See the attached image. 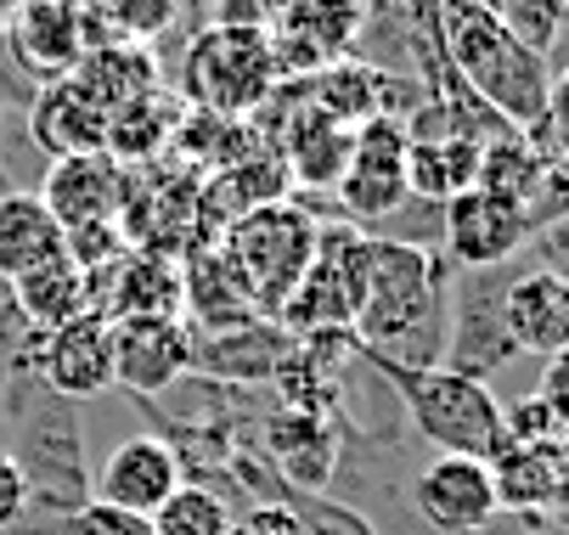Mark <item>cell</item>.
I'll return each instance as SVG.
<instances>
[{"mask_svg":"<svg viewBox=\"0 0 569 535\" xmlns=\"http://www.w3.org/2000/svg\"><path fill=\"white\" fill-rule=\"evenodd\" d=\"M446 282L451 265L435 249L372 238V276L350 339L361 355L389 366H440L446 355Z\"/></svg>","mask_w":569,"mask_h":535,"instance_id":"cell-1","label":"cell"},{"mask_svg":"<svg viewBox=\"0 0 569 535\" xmlns=\"http://www.w3.org/2000/svg\"><path fill=\"white\" fill-rule=\"evenodd\" d=\"M0 423H7V451L29 480L34 513L51 524L91 502V463H86V417L73 401L51 395L29 361H12V384L0 395Z\"/></svg>","mask_w":569,"mask_h":535,"instance_id":"cell-2","label":"cell"},{"mask_svg":"<svg viewBox=\"0 0 569 535\" xmlns=\"http://www.w3.org/2000/svg\"><path fill=\"white\" fill-rule=\"evenodd\" d=\"M435 29L457 80L536 147V130L547 119V91H552L547 57L530 51L513 29H502L473 0H435Z\"/></svg>","mask_w":569,"mask_h":535,"instance_id":"cell-3","label":"cell"},{"mask_svg":"<svg viewBox=\"0 0 569 535\" xmlns=\"http://www.w3.org/2000/svg\"><path fill=\"white\" fill-rule=\"evenodd\" d=\"M361 355V350H356ZM361 366H372L389 395L400 401L406 423L423 445H435V456H491L508 445L502 434V401L491 395V384H473L462 372H446V366H389V361H372L361 355Z\"/></svg>","mask_w":569,"mask_h":535,"instance_id":"cell-4","label":"cell"},{"mask_svg":"<svg viewBox=\"0 0 569 535\" xmlns=\"http://www.w3.org/2000/svg\"><path fill=\"white\" fill-rule=\"evenodd\" d=\"M316 225H321V214L310 203H288V198L226 220L220 260L231 265L242 299L254 304L260 322H277L282 304L293 299V287L310 265V249H316Z\"/></svg>","mask_w":569,"mask_h":535,"instance_id":"cell-5","label":"cell"},{"mask_svg":"<svg viewBox=\"0 0 569 535\" xmlns=\"http://www.w3.org/2000/svg\"><path fill=\"white\" fill-rule=\"evenodd\" d=\"M277 80H282V62L260 23H214L187 46V62H181L187 102L214 119L254 113L277 91Z\"/></svg>","mask_w":569,"mask_h":535,"instance_id":"cell-6","label":"cell"},{"mask_svg":"<svg viewBox=\"0 0 569 535\" xmlns=\"http://www.w3.org/2000/svg\"><path fill=\"white\" fill-rule=\"evenodd\" d=\"M372 276V232L350 220H321L316 225V249L310 265L293 287V299L282 304V327L288 339H310V333H350L361 293Z\"/></svg>","mask_w":569,"mask_h":535,"instance_id":"cell-7","label":"cell"},{"mask_svg":"<svg viewBox=\"0 0 569 535\" xmlns=\"http://www.w3.org/2000/svg\"><path fill=\"white\" fill-rule=\"evenodd\" d=\"M525 260L513 265H485V271H451L446 282V372H462L473 384H491V377L519 361V344L508 333V287L519 276Z\"/></svg>","mask_w":569,"mask_h":535,"instance_id":"cell-8","label":"cell"},{"mask_svg":"<svg viewBox=\"0 0 569 535\" xmlns=\"http://www.w3.org/2000/svg\"><path fill=\"white\" fill-rule=\"evenodd\" d=\"M339 198V220L361 225V232H372V225H383L406 198V124L378 113V119H361L350 130V159H345V175L333 186Z\"/></svg>","mask_w":569,"mask_h":535,"instance_id":"cell-9","label":"cell"},{"mask_svg":"<svg viewBox=\"0 0 569 535\" xmlns=\"http://www.w3.org/2000/svg\"><path fill=\"white\" fill-rule=\"evenodd\" d=\"M406 502L429 535H485L502 518L491 463H479V456H429L406 485Z\"/></svg>","mask_w":569,"mask_h":535,"instance_id":"cell-10","label":"cell"},{"mask_svg":"<svg viewBox=\"0 0 569 535\" xmlns=\"http://www.w3.org/2000/svg\"><path fill=\"white\" fill-rule=\"evenodd\" d=\"M530 220L519 203L497 192H462L440 209V254L451 271H485V265H513L530 254Z\"/></svg>","mask_w":569,"mask_h":535,"instance_id":"cell-11","label":"cell"},{"mask_svg":"<svg viewBox=\"0 0 569 535\" xmlns=\"http://www.w3.org/2000/svg\"><path fill=\"white\" fill-rule=\"evenodd\" d=\"M113 339V390L136 401L170 395L181 377H192V322L187 316H124L108 322Z\"/></svg>","mask_w":569,"mask_h":535,"instance_id":"cell-12","label":"cell"},{"mask_svg":"<svg viewBox=\"0 0 569 535\" xmlns=\"http://www.w3.org/2000/svg\"><path fill=\"white\" fill-rule=\"evenodd\" d=\"M181 485H187L181 451L164 434H130L91 468V502L119 507V513H141V518H152Z\"/></svg>","mask_w":569,"mask_h":535,"instance_id":"cell-13","label":"cell"},{"mask_svg":"<svg viewBox=\"0 0 569 535\" xmlns=\"http://www.w3.org/2000/svg\"><path fill=\"white\" fill-rule=\"evenodd\" d=\"M40 384L62 401H97V395H113V339H108V316L86 311L51 333H40V344L23 355Z\"/></svg>","mask_w":569,"mask_h":535,"instance_id":"cell-14","label":"cell"},{"mask_svg":"<svg viewBox=\"0 0 569 535\" xmlns=\"http://www.w3.org/2000/svg\"><path fill=\"white\" fill-rule=\"evenodd\" d=\"M260 456L271 463V474L299 491V496H333L339 463H345V440L333 428V417L321 412H277L260 428Z\"/></svg>","mask_w":569,"mask_h":535,"instance_id":"cell-15","label":"cell"},{"mask_svg":"<svg viewBox=\"0 0 569 535\" xmlns=\"http://www.w3.org/2000/svg\"><path fill=\"white\" fill-rule=\"evenodd\" d=\"M12 68L40 73V80H68L86 62V51L97 46L91 23L79 18L73 0H18L12 12Z\"/></svg>","mask_w":569,"mask_h":535,"instance_id":"cell-16","label":"cell"},{"mask_svg":"<svg viewBox=\"0 0 569 535\" xmlns=\"http://www.w3.org/2000/svg\"><path fill=\"white\" fill-rule=\"evenodd\" d=\"M40 203L57 214L62 232L91 220H113L124 209V164L108 152H73V159H51L40 175Z\"/></svg>","mask_w":569,"mask_h":535,"instance_id":"cell-17","label":"cell"},{"mask_svg":"<svg viewBox=\"0 0 569 535\" xmlns=\"http://www.w3.org/2000/svg\"><path fill=\"white\" fill-rule=\"evenodd\" d=\"M293 339L282 322H242L226 333H192V372L209 384H277Z\"/></svg>","mask_w":569,"mask_h":535,"instance_id":"cell-18","label":"cell"},{"mask_svg":"<svg viewBox=\"0 0 569 535\" xmlns=\"http://www.w3.org/2000/svg\"><path fill=\"white\" fill-rule=\"evenodd\" d=\"M29 147L51 159H73V152H108V108L68 73V80L40 85L29 108Z\"/></svg>","mask_w":569,"mask_h":535,"instance_id":"cell-19","label":"cell"},{"mask_svg":"<svg viewBox=\"0 0 569 535\" xmlns=\"http://www.w3.org/2000/svg\"><path fill=\"white\" fill-rule=\"evenodd\" d=\"M508 333L519 355H541V361L563 355L569 350V276L525 260L508 287Z\"/></svg>","mask_w":569,"mask_h":535,"instance_id":"cell-20","label":"cell"},{"mask_svg":"<svg viewBox=\"0 0 569 535\" xmlns=\"http://www.w3.org/2000/svg\"><path fill=\"white\" fill-rule=\"evenodd\" d=\"M51 260H62V225L40 203V192L34 186L0 192V282H18Z\"/></svg>","mask_w":569,"mask_h":535,"instance_id":"cell-21","label":"cell"},{"mask_svg":"<svg viewBox=\"0 0 569 535\" xmlns=\"http://www.w3.org/2000/svg\"><path fill=\"white\" fill-rule=\"evenodd\" d=\"M479 186V141L468 135H406V192L446 209Z\"/></svg>","mask_w":569,"mask_h":535,"instance_id":"cell-22","label":"cell"},{"mask_svg":"<svg viewBox=\"0 0 569 535\" xmlns=\"http://www.w3.org/2000/svg\"><path fill=\"white\" fill-rule=\"evenodd\" d=\"M282 147H288V181H299L310 192H333L345 175V159H350V124H339L305 102Z\"/></svg>","mask_w":569,"mask_h":535,"instance_id":"cell-23","label":"cell"},{"mask_svg":"<svg viewBox=\"0 0 569 535\" xmlns=\"http://www.w3.org/2000/svg\"><path fill=\"white\" fill-rule=\"evenodd\" d=\"M7 287H12L18 311L29 316L34 333H51V327H62V322L91 311V276L79 271L68 254L40 265V271H29V276H18V282H7Z\"/></svg>","mask_w":569,"mask_h":535,"instance_id":"cell-24","label":"cell"},{"mask_svg":"<svg viewBox=\"0 0 569 535\" xmlns=\"http://www.w3.org/2000/svg\"><path fill=\"white\" fill-rule=\"evenodd\" d=\"M181 130V108L164 102V97H141L130 108H119L108 119V159H147V152H158L170 135Z\"/></svg>","mask_w":569,"mask_h":535,"instance_id":"cell-25","label":"cell"},{"mask_svg":"<svg viewBox=\"0 0 569 535\" xmlns=\"http://www.w3.org/2000/svg\"><path fill=\"white\" fill-rule=\"evenodd\" d=\"M147 524H152V535H231L237 513H231V502H226L220 491H209V485H181Z\"/></svg>","mask_w":569,"mask_h":535,"instance_id":"cell-26","label":"cell"},{"mask_svg":"<svg viewBox=\"0 0 569 535\" xmlns=\"http://www.w3.org/2000/svg\"><path fill=\"white\" fill-rule=\"evenodd\" d=\"M473 7H485L502 29H513L530 51H552L563 23H569V0H473Z\"/></svg>","mask_w":569,"mask_h":535,"instance_id":"cell-27","label":"cell"},{"mask_svg":"<svg viewBox=\"0 0 569 535\" xmlns=\"http://www.w3.org/2000/svg\"><path fill=\"white\" fill-rule=\"evenodd\" d=\"M46 535H152V524L141 513H119V507H102V502H86L62 518L46 524Z\"/></svg>","mask_w":569,"mask_h":535,"instance_id":"cell-28","label":"cell"},{"mask_svg":"<svg viewBox=\"0 0 569 535\" xmlns=\"http://www.w3.org/2000/svg\"><path fill=\"white\" fill-rule=\"evenodd\" d=\"M502 434H508V445H552V440H563L558 417H552L536 395L502 406Z\"/></svg>","mask_w":569,"mask_h":535,"instance_id":"cell-29","label":"cell"},{"mask_svg":"<svg viewBox=\"0 0 569 535\" xmlns=\"http://www.w3.org/2000/svg\"><path fill=\"white\" fill-rule=\"evenodd\" d=\"M536 152H541V159H569V68L552 73L547 119H541V130H536Z\"/></svg>","mask_w":569,"mask_h":535,"instance_id":"cell-30","label":"cell"},{"mask_svg":"<svg viewBox=\"0 0 569 535\" xmlns=\"http://www.w3.org/2000/svg\"><path fill=\"white\" fill-rule=\"evenodd\" d=\"M34 518V502H29V480L23 468L0 451V535H18L23 524Z\"/></svg>","mask_w":569,"mask_h":535,"instance_id":"cell-31","label":"cell"},{"mask_svg":"<svg viewBox=\"0 0 569 535\" xmlns=\"http://www.w3.org/2000/svg\"><path fill=\"white\" fill-rule=\"evenodd\" d=\"M170 12H176V0H113V29L124 40H147L170 23Z\"/></svg>","mask_w":569,"mask_h":535,"instance_id":"cell-32","label":"cell"},{"mask_svg":"<svg viewBox=\"0 0 569 535\" xmlns=\"http://www.w3.org/2000/svg\"><path fill=\"white\" fill-rule=\"evenodd\" d=\"M34 344H40V333H34V327H29V316L18 311L12 287L0 282V355H7V361H23Z\"/></svg>","mask_w":569,"mask_h":535,"instance_id":"cell-33","label":"cell"},{"mask_svg":"<svg viewBox=\"0 0 569 535\" xmlns=\"http://www.w3.org/2000/svg\"><path fill=\"white\" fill-rule=\"evenodd\" d=\"M231 535H305V529L288 513V502H249L242 518L231 524Z\"/></svg>","mask_w":569,"mask_h":535,"instance_id":"cell-34","label":"cell"},{"mask_svg":"<svg viewBox=\"0 0 569 535\" xmlns=\"http://www.w3.org/2000/svg\"><path fill=\"white\" fill-rule=\"evenodd\" d=\"M536 401L558 417V428L569 434V350L563 355H552L547 361V372H541V390H536Z\"/></svg>","mask_w":569,"mask_h":535,"instance_id":"cell-35","label":"cell"},{"mask_svg":"<svg viewBox=\"0 0 569 535\" xmlns=\"http://www.w3.org/2000/svg\"><path fill=\"white\" fill-rule=\"evenodd\" d=\"M525 260H530V265H547V271H558V276H569V214L530 238V254H525Z\"/></svg>","mask_w":569,"mask_h":535,"instance_id":"cell-36","label":"cell"},{"mask_svg":"<svg viewBox=\"0 0 569 535\" xmlns=\"http://www.w3.org/2000/svg\"><path fill=\"white\" fill-rule=\"evenodd\" d=\"M541 524H552V529H558V535H569V485H563V491H558V502H552V507H547V518H541Z\"/></svg>","mask_w":569,"mask_h":535,"instance_id":"cell-37","label":"cell"},{"mask_svg":"<svg viewBox=\"0 0 569 535\" xmlns=\"http://www.w3.org/2000/svg\"><path fill=\"white\" fill-rule=\"evenodd\" d=\"M7 384H12V361L0 355V395H7Z\"/></svg>","mask_w":569,"mask_h":535,"instance_id":"cell-38","label":"cell"}]
</instances>
